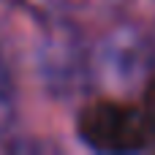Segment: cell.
I'll return each mask as SVG.
<instances>
[{
	"mask_svg": "<svg viewBox=\"0 0 155 155\" xmlns=\"http://www.w3.org/2000/svg\"><path fill=\"white\" fill-rule=\"evenodd\" d=\"M155 71V35L139 22H114L90 41V87L134 95Z\"/></svg>",
	"mask_w": 155,
	"mask_h": 155,
	"instance_id": "1",
	"label": "cell"
},
{
	"mask_svg": "<svg viewBox=\"0 0 155 155\" xmlns=\"http://www.w3.org/2000/svg\"><path fill=\"white\" fill-rule=\"evenodd\" d=\"M38 19L41 30L33 44V68L41 87L54 98L79 95L90 87V41L65 14Z\"/></svg>",
	"mask_w": 155,
	"mask_h": 155,
	"instance_id": "2",
	"label": "cell"
},
{
	"mask_svg": "<svg viewBox=\"0 0 155 155\" xmlns=\"http://www.w3.org/2000/svg\"><path fill=\"white\" fill-rule=\"evenodd\" d=\"M76 136L95 153H142L150 150L147 128L134 95L95 93L74 120Z\"/></svg>",
	"mask_w": 155,
	"mask_h": 155,
	"instance_id": "3",
	"label": "cell"
},
{
	"mask_svg": "<svg viewBox=\"0 0 155 155\" xmlns=\"http://www.w3.org/2000/svg\"><path fill=\"white\" fill-rule=\"evenodd\" d=\"M16 117H19V87H16L14 68L0 52V139L11 136Z\"/></svg>",
	"mask_w": 155,
	"mask_h": 155,
	"instance_id": "4",
	"label": "cell"
},
{
	"mask_svg": "<svg viewBox=\"0 0 155 155\" xmlns=\"http://www.w3.org/2000/svg\"><path fill=\"white\" fill-rule=\"evenodd\" d=\"M136 104L147 128V139H150V150H155V71L147 76V82L142 84V90L136 93Z\"/></svg>",
	"mask_w": 155,
	"mask_h": 155,
	"instance_id": "5",
	"label": "cell"
},
{
	"mask_svg": "<svg viewBox=\"0 0 155 155\" xmlns=\"http://www.w3.org/2000/svg\"><path fill=\"white\" fill-rule=\"evenodd\" d=\"M14 5H25L35 16H54V14H68V8L79 5V0H11Z\"/></svg>",
	"mask_w": 155,
	"mask_h": 155,
	"instance_id": "6",
	"label": "cell"
},
{
	"mask_svg": "<svg viewBox=\"0 0 155 155\" xmlns=\"http://www.w3.org/2000/svg\"><path fill=\"white\" fill-rule=\"evenodd\" d=\"M11 5H14L11 0H0V30L5 27V19H8V8Z\"/></svg>",
	"mask_w": 155,
	"mask_h": 155,
	"instance_id": "7",
	"label": "cell"
}]
</instances>
